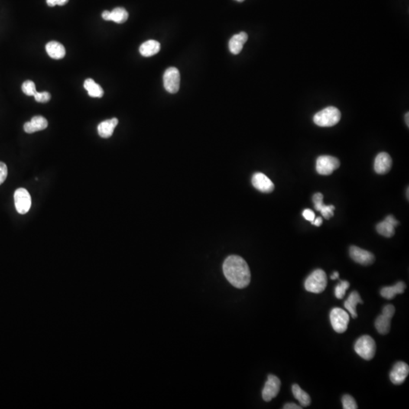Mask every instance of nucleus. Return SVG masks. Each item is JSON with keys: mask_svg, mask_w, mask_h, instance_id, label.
Listing matches in <instances>:
<instances>
[{"mask_svg": "<svg viewBox=\"0 0 409 409\" xmlns=\"http://www.w3.org/2000/svg\"><path fill=\"white\" fill-rule=\"evenodd\" d=\"M349 286H350V284L346 280L340 281V283L338 284L336 287H335V296H336V297L339 300H342V298L345 296L346 290L349 289Z\"/></svg>", "mask_w": 409, "mask_h": 409, "instance_id": "obj_27", "label": "nucleus"}, {"mask_svg": "<svg viewBox=\"0 0 409 409\" xmlns=\"http://www.w3.org/2000/svg\"><path fill=\"white\" fill-rule=\"evenodd\" d=\"M322 223H323V218L322 217H318V218H315L313 222H312V225L317 227L321 226Z\"/></svg>", "mask_w": 409, "mask_h": 409, "instance_id": "obj_35", "label": "nucleus"}, {"mask_svg": "<svg viewBox=\"0 0 409 409\" xmlns=\"http://www.w3.org/2000/svg\"><path fill=\"white\" fill-rule=\"evenodd\" d=\"M128 18V12L124 8H115L110 11L109 21H114L118 24L125 22Z\"/></svg>", "mask_w": 409, "mask_h": 409, "instance_id": "obj_26", "label": "nucleus"}, {"mask_svg": "<svg viewBox=\"0 0 409 409\" xmlns=\"http://www.w3.org/2000/svg\"><path fill=\"white\" fill-rule=\"evenodd\" d=\"M339 273H338L337 271H335V272H333V274L330 276V278H331L332 280H336V279L339 278Z\"/></svg>", "mask_w": 409, "mask_h": 409, "instance_id": "obj_37", "label": "nucleus"}, {"mask_svg": "<svg viewBox=\"0 0 409 409\" xmlns=\"http://www.w3.org/2000/svg\"><path fill=\"white\" fill-rule=\"evenodd\" d=\"M342 403L344 409H358V405H357L355 399L351 397L350 395H348V394H345L342 397Z\"/></svg>", "mask_w": 409, "mask_h": 409, "instance_id": "obj_29", "label": "nucleus"}, {"mask_svg": "<svg viewBox=\"0 0 409 409\" xmlns=\"http://www.w3.org/2000/svg\"><path fill=\"white\" fill-rule=\"evenodd\" d=\"M406 285L404 282H398L392 287H385L381 289V295L386 300H391L395 298L397 294H402L406 290Z\"/></svg>", "mask_w": 409, "mask_h": 409, "instance_id": "obj_21", "label": "nucleus"}, {"mask_svg": "<svg viewBox=\"0 0 409 409\" xmlns=\"http://www.w3.org/2000/svg\"><path fill=\"white\" fill-rule=\"evenodd\" d=\"M399 225V222L393 215H389L384 222H380L376 227L378 234L385 238H390L395 234V228Z\"/></svg>", "mask_w": 409, "mask_h": 409, "instance_id": "obj_14", "label": "nucleus"}, {"mask_svg": "<svg viewBox=\"0 0 409 409\" xmlns=\"http://www.w3.org/2000/svg\"><path fill=\"white\" fill-rule=\"evenodd\" d=\"M102 18L105 21H109L110 18V11H104L102 14Z\"/></svg>", "mask_w": 409, "mask_h": 409, "instance_id": "obj_36", "label": "nucleus"}, {"mask_svg": "<svg viewBox=\"0 0 409 409\" xmlns=\"http://www.w3.org/2000/svg\"><path fill=\"white\" fill-rule=\"evenodd\" d=\"M303 407L297 406L295 403H287V404L284 405V409H301Z\"/></svg>", "mask_w": 409, "mask_h": 409, "instance_id": "obj_34", "label": "nucleus"}, {"mask_svg": "<svg viewBox=\"0 0 409 409\" xmlns=\"http://www.w3.org/2000/svg\"><path fill=\"white\" fill-rule=\"evenodd\" d=\"M236 1H238V2H244V0H236Z\"/></svg>", "mask_w": 409, "mask_h": 409, "instance_id": "obj_40", "label": "nucleus"}, {"mask_svg": "<svg viewBox=\"0 0 409 409\" xmlns=\"http://www.w3.org/2000/svg\"><path fill=\"white\" fill-rule=\"evenodd\" d=\"M7 176H8V168H7L6 164L0 162V185L5 182Z\"/></svg>", "mask_w": 409, "mask_h": 409, "instance_id": "obj_31", "label": "nucleus"}, {"mask_svg": "<svg viewBox=\"0 0 409 409\" xmlns=\"http://www.w3.org/2000/svg\"><path fill=\"white\" fill-rule=\"evenodd\" d=\"M14 205L17 212L21 215L27 213L31 207V197L24 188H19L14 194Z\"/></svg>", "mask_w": 409, "mask_h": 409, "instance_id": "obj_9", "label": "nucleus"}, {"mask_svg": "<svg viewBox=\"0 0 409 409\" xmlns=\"http://www.w3.org/2000/svg\"><path fill=\"white\" fill-rule=\"evenodd\" d=\"M407 198L409 199V188L407 189Z\"/></svg>", "mask_w": 409, "mask_h": 409, "instance_id": "obj_39", "label": "nucleus"}, {"mask_svg": "<svg viewBox=\"0 0 409 409\" xmlns=\"http://www.w3.org/2000/svg\"><path fill=\"white\" fill-rule=\"evenodd\" d=\"M340 111L336 107L329 106L316 113L313 121L319 127L327 128L336 125L340 121Z\"/></svg>", "mask_w": 409, "mask_h": 409, "instance_id": "obj_2", "label": "nucleus"}, {"mask_svg": "<svg viewBox=\"0 0 409 409\" xmlns=\"http://www.w3.org/2000/svg\"><path fill=\"white\" fill-rule=\"evenodd\" d=\"M324 196L321 193H317L313 196V202L316 210L319 211L325 219L329 220L334 215L335 207L332 205L327 206L323 202Z\"/></svg>", "mask_w": 409, "mask_h": 409, "instance_id": "obj_16", "label": "nucleus"}, {"mask_svg": "<svg viewBox=\"0 0 409 409\" xmlns=\"http://www.w3.org/2000/svg\"><path fill=\"white\" fill-rule=\"evenodd\" d=\"M340 166L338 159L333 156H319L316 163V170L321 175H329Z\"/></svg>", "mask_w": 409, "mask_h": 409, "instance_id": "obj_7", "label": "nucleus"}, {"mask_svg": "<svg viewBox=\"0 0 409 409\" xmlns=\"http://www.w3.org/2000/svg\"><path fill=\"white\" fill-rule=\"evenodd\" d=\"M280 379L275 375L270 374L262 390V398L265 402H270L278 395L280 390Z\"/></svg>", "mask_w": 409, "mask_h": 409, "instance_id": "obj_10", "label": "nucleus"}, {"mask_svg": "<svg viewBox=\"0 0 409 409\" xmlns=\"http://www.w3.org/2000/svg\"><path fill=\"white\" fill-rule=\"evenodd\" d=\"M34 99H35L37 102H42V103L49 102L50 99H51V95H50V92H37L34 94Z\"/></svg>", "mask_w": 409, "mask_h": 409, "instance_id": "obj_30", "label": "nucleus"}, {"mask_svg": "<svg viewBox=\"0 0 409 409\" xmlns=\"http://www.w3.org/2000/svg\"><path fill=\"white\" fill-rule=\"evenodd\" d=\"M247 40H248V35L245 32H241L233 36L229 41L230 51L234 55L239 54L242 51L244 44L246 43Z\"/></svg>", "mask_w": 409, "mask_h": 409, "instance_id": "obj_18", "label": "nucleus"}, {"mask_svg": "<svg viewBox=\"0 0 409 409\" xmlns=\"http://www.w3.org/2000/svg\"><path fill=\"white\" fill-rule=\"evenodd\" d=\"M160 49L161 45L158 41L150 40L140 46V53L144 57H150L157 54L160 51Z\"/></svg>", "mask_w": 409, "mask_h": 409, "instance_id": "obj_23", "label": "nucleus"}, {"mask_svg": "<svg viewBox=\"0 0 409 409\" xmlns=\"http://www.w3.org/2000/svg\"><path fill=\"white\" fill-rule=\"evenodd\" d=\"M396 309L393 305H387L383 309V313L375 321V327L381 334H387L391 327V319L395 315Z\"/></svg>", "mask_w": 409, "mask_h": 409, "instance_id": "obj_6", "label": "nucleus"}, {"mask_svg": "<svg viewBox=\"0 0 409 409\" xmlns=\"http://www.w3.org/2000/svg\"><path fill=\"white\" fill-rule=\"evenodd\" d=\"M21 89H22L23 92L27 96H34V94L37 92L35 83L31 81L24 82L21 86Z\"/></svg>", "mask_w": 409, "mask_h": 409, "instance_id": "obj_28", "label": "nucleus"}, {"mask_svg": "<svg viewBox=\"0 0 409 409\" xmlns=\"http://www.w3.org/2000/svg\"><path fill=\"white\" fill-rule=\"evenodd\" d=\"M69 0H46V3L49 6L54 7L56 5H64L68 3Z\"/></svg>", "mask_w": 409, "mask_h": 409, "instance_id": "obj_33", "label": "nucleus"}, {"mask_svg": "<svg viewBox=\"0 0 409 409\" xmlns=\"http://www.w3.org/2000/svg\"><path fill=\"white\" fill-rule=\"evenodd\" d=\"M47 126H48V122L46 118L42 116H34L31 121L24 124V130L27 134H33L37 131L46 129Z\"/></svg>", "mask_w": 409, "mask_h": 409, "instance_id": "obj_17", "label": "nucleus"}, {"mask_svg": "<svg viewBox=\"0 0 409 409\" xmlns=\"http://www.w3.org/2000/svg\"><path fill=\"white\" fill-rule=\"evenodd\" d=\"M392 164L393 161L388 153H379L374 161V170L378 174H387L391 169Z\"/></svg>", "mask_w": 409, "mask_h": 409, "instance_id": "obj_15", "label": "nucleus"}, {"mask_svg": "<svg viewBox=\"0 0 409 409\" xmlns=\"http://www.w3.org/2000/svg\"><path fill=\"white\" fill-rule=\"evenodd\" d=\"M355 352L363 359L370 361L376 353V342L371 336L364 335L357 339L354 346Z\"/></svg>", "mask_w": 409, "mask_h": 409, "instance_id": "obj_4", "label": "nucleus"}, {"mask_svg": "<svg viewBox=\"0 0 409 409\" xmlns=\"http://www.w3.org/2000/svg\"><path fill=\"white\" fill-rule=\"evenodd\" d=\"M251 183L254 187L262 193H271L274 190V184L265 174L255 173L251 178Z\"/></svg>", "mask_w": 409, "mask_h": 409, "instance_id": "obj_13", "label": "nucleus"}, {"mask_svg": "<svg viewBox=\"0 0 409 409\" xmlns=\"http://www.w3.org/2000/svg\"><path fill=\"white\" fill-rule=\"evenodd\" d=\"M409 113L407 112L405 115V120H406V124H407L408 127L409 126Z\"/></svg>", "mask_w": 409, "mask_h": 409, "instance_id": "obj_38", "label": "nucleus"}, {"mask_svg": "<svg viewBox=\"0 0 409 409\" xmlns=\"http://www.w3.org/2000/svg\"><path fill=\"white\" fill-rule=\"evenodd\" d=\"M330 323L335 331L342 333L346 331L349 322V316L347 312L340 308H334L329 314Z\"/></svg>", "mask_w": 409, "mask_h": 409, "instance_id": "obj_5", "label": "nucleus"}, {"mask_svg": "<svg viewBox=\"0 0 409 409\" xmlns=\"http://www.w3.org/2000/svg\"><path fill=\"white\" fill-rule=\"evenodd\" d=\"M163 81L164 88L167 92L172 94L178 92L180 82V72L178 69L174 67L167 69L164 72Z\"/></svg>", "mask_w": 409, "mask_h": 409, "instance_id": "obj_8", "label": "nucleus"}, {"mask_svg": "<svg viewBox=\"0 0 409 409\" xmlns=\"http://www.w3.org/2000/svg\"><path fill=\"white\" fill-rule=\"evenodd\" d=\"M303 215L305 219L309 221V222H313L314 219L316 218V214H315V212L309 209H305V210L303 211Z\"/></svg>", "mask_w": 409, "mask_h": 409, "instance_id": "obj_32", "label": "nucleus"}, {"mask_svg": "<svg viewBox=\"0 0 409 409\" xmlns=\"http://www.w3.org/2000/svg\"><path fill=\"white\" fill-rule=\"evenodd\" d=\"M223 271L231 285L238 289L248 287L251 273L246 261L238 255H230L223 264Z\"/></svg>", "mask_w": 409, "mask_h": 409, "instance_id": "obj_1", "label": "nucleus"}, {"mask_svg": "<svg viewBox=\"0 0 409 409\" xmlns=\"http://www.w3.org/2000/svg\"><path fill=\"white\" fill-rule=\"evenodd\" d=\"M327 285L326 273L322 269L314 271L305 281V288L308 292L321 293L325 291Z\"/></svg>", "mask_w": 409, "mask_h": 409, "instance_id": "obj_3", "label": "nucleus"}, {"mask_svg": "<svg viewBox=\"0 0 409 409\" xmlns=\"http://www.w3.org/2000/svg\"><path fill=\"white\" fill-rule=\"evenodd\" d=\"M46 50L50 57L54 59H61L66 56L64 46L59 42H49L46 46Z\"/></svg>", "mask_w": 409, "mask_h": 409, "instance_id": "obj_22", "label": "nucleus"}, {"mask_svg": "<svg viewBox=\"0 0 409 409\" xmlns=\"http://www.w3.org/2000/svg\"><path fill=\"white\" fill-rule=\"evenodd\" d=\"M409 374V365L403 361H399L395 364L393 369L390 371V381L395 385H400L405 382Z\"/></svg>", "mask_w": 409, "mask_h": 409, "instance_id": "obj_12", "label": "nucleus"}, {"mask_svg": "<svg viewBox=\"0 0 409 409\" xmlns=\"http://www.w3.org/2000/svg\"><path fill=\"white\" fill-rule=\"evenodd\" d=\"M118 124V120L115 118L102 121L98 125V134L102 138L112 137Z\"/></svg>", "mask_w": 409, "mask_h": 409, "instance_id": "obj_19", "label": "nucleus"}, {"mask_svg": "<svg viewBox=\"0 0 409 409\" xmlns=\"http://www.w3.org/2000/svg\"><path fill=\"white\" fill-rule=\"evenodd\" d=\"M351 258L361 265H370L374 261V255L367 250L352 245L349 248Z\"/></svg>", "mask_w": 409, "mask_h": 409, "instance_id": "obj_11", "label": "nucleus"}, {"mask_svg": "<svg viewBox=\"0 0 409 409\" xmlns=\"http://www.w3.org/2000/svg\"><path fill=\"white\" fill-rule=\"evenodd\" d=\"M83 86L91 97L101 98L103 96L104 91L102 88L90 78L85 81Z\"/></svg>", "mask_w": 409, "mask_h": 409, "instance_id": "obj_24", "label": "nucleus"}, {"mask_svg": "<svg viewBox=\"0 0 409 409\" xmlns=\"http://www.w3.org/2000/svg\"><path fill=\"white\" fill-rule=\"evenodd\" d=\"M358 304H363V301L361 300V296L357 291L352 292L344 303L345 309L350 313L353 319L358 317L356 312V306Z\"/></svg>", "mask_w": 409, "mask_h": 409, "instance_id": "obj_20", "label": "nucleus"}, {"mask_svg": "<svg viewBox=\"0 0 409 409\" xmlns=\"http://www.w3.org/2000/svg\"><path fill=\"white\" fill-rule=\"evenodd\" d=\"M293 396L296 400L299 401L302 406L307 407L311 404V397L304 390H302L301 387L298 384H293L292 387Z\"/></svg>", "mask_w": 409, "mask_h": 409, "instance_id": "obj_25", "label": "nucleus"}]
</instances>
